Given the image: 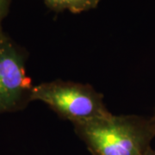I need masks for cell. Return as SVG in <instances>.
<instances>
[{
	"instance_id": "cell-1",
	"label": "cell",
	"mask_w": 155,
	"mask_h": 155,
	"mask_svg": "<svg viewBox=\"0 0 155 155\" xmlns=\"http://www.w3.org/2000/svg\"><path fill=\"white\" fill-rule=\"evenodd\" d=\"M73 126L91 155H145L155 138L151 117L136 115L110 114Z\"/></svg>"
},
{
	"instance_id": "cell-2",
	"label": "cell",
	"mask_w": 155,
	"mask_h": 155,
	"mask_svg": "<svg viewBox=\"0 0 155 155\" xmlns=\"http://www.w3.org/2000/svg\"><path fill=\"white\" fill-rule=\"evenodd\" d=\"M31 98L43 102L61 119L73 125L111 114L104 102V95L88 84L61 79L39 84L34 85Z\"/></svg>"
},
{
	"instance_id": "cell-7",
	"label": "cell",
	"mask_w": 155,
	"mask_h": 155,
	"mask_svg": "<svg viewBox=\"0 0 155 155\" xmlns=\"http://www.w3.org/2000/svg\"><path fill=\"white\" fill-rule=\"evenodd\" d=\"M151 120H152V122L153 123V125H154L155 127V108H154V112H153V115L151 116Z\"/></svg>"
},
{
	"instance_id": "cell-4",
	"label": "cell",
	"mask_w": 155,
	"mask_h": 155,
	"mask_svg": "<svg viewBox=\"0 0 155 155\" xmlns=\"http://www.w3.org/2000/svg\"><path fill=\"white\" fill-rule=\"evenodd\" d=\"M52 11H70L73 14L91 11L97 8L101 0H43Z\"/></svg>"
},
{
	"instance_id": "cell-6",
	"label": "cell",
	"mask_w": 155,
	"mask_h": 155,
	"mask_svg": "<svg viewBox=\"0 0 155 155\" xmlns=\"http://www.w3.org/2000/svg\"><path fill=\"white\" fill-rule=\"evenodd\" d=\"M145 155H155V149L153 148V147H151Z\"/></svg>"
},
{
	"instance_id": "cell-3",
	"label": "cell",
	"mask_w": 155,
	"mask_h": 155,
	"mask_svg": "<svg viewBox=\"0 0 155 155\" xmlns=\"http://www.w3.org/2000/svg\"><path fill=\"white\" fill-rule=\"evenodd\" d=\"M26 53L0 26V113L22 110L32 102L34 85L26 74Z\"/></svg>"
},
{
	"instance_id": "cell-5",
	"label": "cell",
	"mask_w": 155,
	"mask_h": 155,
	"mask_svg": "<svg viewBox=\"0 0 155 155\" xmlns=\"http://www.w3.org/2000/svg\"><path fill=\"white\" fill-rule=\"evenodd\" d=\"M10 4H11V0H0V26H1V22L8 13Z\"/></svg>"
}]
</instances>
